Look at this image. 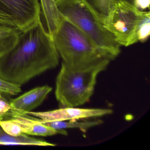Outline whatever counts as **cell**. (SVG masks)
I'll return each mask as SVG.
<instances>
[{
    "label": "cell",
    "instance_id": "16",
    "mask_svg": "<svg viewBox=\"0 0 150 150\" xmlns=\"http://www.w3.org/2000/svg\"><path fill=\"white\" fill-rule=\"evenodd\" d=\"M6 96L0 94V120L6 119L11 115L10 101Z\"/></svg>",
    "mask_w": 150,
    "mask_h": 150
},
{
    "label": "cell",
    "instance_id": "14",
    "mask_svg": "<svg viewBox=\"0 0 150 150\" xmlns=\"http://www.w3.org/2000/svg\"><path fill=\"white\" fill-rule=\"evenodd\" d=\"M21 92V86L8 82L0 78V94L6 96L17 95Z\"/></svg>",
    "mask_w": 150,
    "mask_h": 150
},
{
    "label": "cell",
    "instance_id": "3",
    "mask_svg": "<svg viewBox=\"0 0 150 150\" xmlns=\"http://www.w3.org/2000/svg\"><path fill=\"white\" fill-rule=\"evenodd\" d=\"M53 1L60 15L90 38L106 57L112 60L119 55L121 46L83 0Z\"/></svg>",
    "mask_w": 150,
    "mask_h": 150
},
{
    "label": "cell",
    "instance_id": "8",
    "mask_svg": "<svg viewBox=\"0 0 150 150\" xmlns=\"http://www.w3.org/2000/svg\"><path fill=\"white\" fill-rule=\"evenodd\" d=\"M52 90L48 86L38 87L10 101V117L27 115L41 105Z\"/></svg>",
    "mask_w": 150,
    "mask_h": 150
},
{
    "label": "cell",
    "instance_id": "10",
    "mask_svg": "<svg viewBox=\"0 0 150 150\" xmlns=\"http://www.w3.org/2000/svg\"><path fill=\"white\" fill-rule=\"evenodd\" d=\"M0 144L24 145L38 146H54L55 144L47 142L45 140L29 137L26 134L13 136L6 132L0 125Z\"/></svg>",
    "mask_w": 150,
    "mask_h": 150
},
{
    "label": "cell",
    "instance_id": "18",
    "mask_svg": "<svg viewBox=\"0 0 150 150\" xmlns=\"http://www.w3.org/2000/svg\"><path fill=\"white\" fill-rule=\"evenodd\" d=\"M0 24L13 27V28L16 29L14 23L11 20L8 19L7 17H5V16L1 15H0Z\"/></svg>",
    "mask_w": 150,
    "mask_h": 150
},
{
    "label": "cell",
    "instance_id": "17",
    "mask_svg": "<svg viewBox=\"0 0 150 150\" xmlns=\"http://www.w3.org/2000/svg\"><path fill=\"white\" fill-rule=\"evenodd\" d=\"M150 0H135L134 5L138 9L140 10H145L150 7Z\"/></svg>",
    "mask_w": 150,
    "mask_h": 150
},
{
    "label": "cell",
    "instance_id": "13",
    "mask_svg": "<svg viewBox=\"0 0 150 150\" xmlns=\"http://www.w3.org/2000/svg\"><path fill=\"white\" fill-rule=\"evenodd\" d=\"M20 31L15 28L0 24V56L14 45Z\"/></svg>",
    "mask_w": 150,
    "mask_h": 150
},
{
    "label": "cell",
    "instance_id": "19",
    "mask_svg": "<svg viewBox=\"0 0 150 150\" xmlns=\"http://www.w3.org/2000/svg\"><path fill=\"white\" fill-rule=\"evenodd\" d=\"M134 1L135 0H114L115 4L120 2H124V3H128L130 5H132L135 6L134 5Z\"/></svg>",
    "mask_w": 150,
    "mask_h": 150
},
{
    "label": "cell",
    "instance_id": "15",
    "mask_svg": "<svg viewBox=\"0 0 150 150\" xmlns=\"http://www.w3.org/2000/svg\"><path fill=\"white\" fill-rule=\"evenodd\" d=\"M0 125L4 131L12 136H18L23 134L19 125L9 118L0 120Z\"/></svg>",
    "mask_w": 150,
    "mask_h": 150
},
{
    "label": "cell",
    "instance_id": "12",
    "mask_svg": "<svg viewBox=\"0 0 150 150\" xmlns=\"http://www.w3.org/2000/svg\"><path fill=\"white\" fill-rule=\"evenodd\" d=\"M104 24L115 6L114 0H83Z\"/></svg>",
    "mask_w": 150,
    "mask_h": 150
},
{
    "label": "cell",
    "instance_id": "9",
    "mask_svg": "<svg viewBox=\"0 0 150 150\" xmlns=\"http://www.w3.org/2000/svg\"><path fill=\"white\" fill-rule=\"evenodd\" d=\"M8 118L19 125L23 133L34 136H52L57 134L67 135V132L65 130H57L40 122L39 118L33 117L28 115H16L10 117Z\"/></svg>",
    "mask_w": 150,
    "mask_h": 150
},
{
    "label": "cell",
    "instance_id": "1",
    "mask_svg": "<svg viewBox=\"0 0 150 150\" xmlns=\"http://www.w3.org/2000/svg\"><path fill=\"white\" fill-rule=\"evenodd\" d=\"M59 55L41 20L19 32L14 45L0 56V78L21 86L57 66Z\"/></svg>",
    "mask_w": 150,
    "mask_h": 150
},
{
    "label": "cell",
    "instance_id": "2",
    "mask_svg": "<svg viewBox=\"0 0 150 150\" xmlns=\"http://www.w3.org/2000/svg\"><path fill=\"white\" fill-rule=\"evenodd\" d=\"M51 35L62 63L74 71L86 69L108 59L90 38L64 17Z\"/></svg>",
    "mask_w": 150,
    "mask_h": 150
},
{
    "label": "cell",
    "instance_id": "11",
    "mask_svg": "<svg viewBox=\"0 0 150 150\" xmlns=\"http://www.w3.org/2000/svg\"><path fill=\"white\" fill-rule=\"evenodd\" d=\"M39 119L42 123L57 130L62 131L67 129H79L84 132H86L90 128L100 125L103 122V121L101 120L82 122H78L77 120L45 122Z\"/></svg>",
    "mask_w": 150,
    "mask_h": 150
},
{
    "label": "cell",
    "instance_id": "6",
    "mask_svg": "<svg viewBox=\"0 0 150 150\" xmlns=\"http://www.w3.org/2000/svg\"><path fill=\"white\" fill-rule=\"evenodd\" d=\"M0 15L11 20L21 32L40 21L39 0H0Z\"/></svg>",
    "mask_w": 150,
    "mask_h": 150
},
{
    "label": "cell",
    "instance_id": "4",
    "mask_svg": "<svg viewBox=\"0 0 150 150\" xmlns=\"http://www.w3.org/2000/svg\"><path fill=\"white\" fill-rule=\"evenodd\" d=\"M110 61L105 59L80 71H74L62 63L55 91L61 107H76L87 102L93 93L97 76L106 69Z\"/></svg>",
    "mask_w": 150,
    "mask_h": 150
},
{
    "label": "cell",
    "instance_id": "7",
    "mask_svg": "<svg viewBox=\"0 0 150 150\" xmlns=\"http://www.w3.org/2000/svg\"><path fill=\"white\" fill-rule=\"evenodd\" d=\"M112 110L109 109H82L75 107L62 108L46 112L30 111L27 115L35 117L45 122L64 121L99 117L112 114Z\"/></svg>",
    "mask_w": 150,
    "mask_h": 150
},
{
    "label": "cell",
    "instance_id": "5",
    "mask_svg": "<svg viewBox=\"0 0 150 150\" xmlns=\"http://www.w3.org/2000/svg\"><path fill=\"white\" fill-rule=\"evenodd\" d=\"M150 18V11L139 10L128 3H116L104 24L120 46L128 47L139 42V30L144 23Z\"/></svg>",
    "mask_w": 150,
    "mask_h": 150
}]
</instances>
